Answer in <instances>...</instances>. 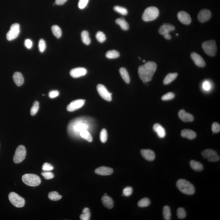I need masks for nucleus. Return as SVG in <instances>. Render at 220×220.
<instances>
[{
    "label": "nucleus",
    "instance_id": "nucleus-30",
    "mask_svg": "<svg viewBox=\"0 0 220 220\" xmlns=\"http://www.w3.org/2000/svg\"><path fill=\"white\" fill-rule=\"evenodd\" d=\"M81 38L82 42L85 45H89L90 44V39L89 36V34L87 31L85 30L81 33Z\"/></svg>",
    "mask_w": 220,
    "mask_h": 220
},
{
    "label": "nucleus",
    "instance_id": "nucleus-38",
    "mask_svg": "<svg viewBox=\"0 0 220 220\" xmlns=\"http://www.w3.org/2000/svg\"><path fill=\"white\" fill-rule=\"evenodd\" d=\"M114 9L115 12H118V13L120 14H121L124 15V16L127 14V10L124 7L119 6H115L114 7Z\"/></svg>",
    "mask_w": 220,
    "mask_h": 220
},
{
    "label": "nucleus",
    "instance_id": "nucleus-50",
    "mask_svg": "<svg viewBox=\"0 0 220 220\" xmlns=\"http://www.w3.org/2000/svg\"><path fill=\"white\" fill-rule=\"evenodd\" d=\"M59 95V92L58 90H53L49 93V96L50 98H54L57 97Z\"/></svg>",
    "mask_w": 220,
    "mask_h": 220
},
{
    "label": "nucleus",
    "instance_id": "nucleus-44",
    "mask_svg": "<svg viewBox=\"0 0 220 220\" xmlns=\"http://www.w3.org/2000/svg\"><path fill=\"white\" fill-rule=\"evenodd\" d=\"M53 169V166L50 163H44L42 166V170L44 172L51 171Z\"/></svg>",
    "mask_w": 220,
    "mask_h": 220
},
{
    "label": "nucleus",
    "instance_id": "nucleus-20",
    "mask_svg": "<svg viewBox=\"0 0 220 220\" xmlns=\"http://www.w3.org/2000/svg\"><path fill=\"white\" fill-rule=\"evenodd\" d=\"M180 119L184 122H190L194 120L193 116L191 114L186 112L184 110H181L178 112Z\"/></svg>",
    "mask_w": 220,
    "mask_h": 220
},
{
    "label": "nucleus",
    "instance_id": "nucleus-33",
    "mask_svg": "<svg viewBox=\"0 0 220 220\" xmlns=\"http://www.w3.org/2000/svg\"><path fill=\"white\" fill-rule=\"evenodd\" d=\"M120 56V54L117 51L115 50H110L106 53V56L109 59H115L118 58Z\"/></svg>",
    "mask_w": 220,
    "mask_h": 220
},
{
    "label": "nucleus",
    "instance_id": "nucleus-14",
    "mask_svg": "<svg viewBox=\"0 0 220 220\" xmlns=\"http://www.w3.org/2000/svg\"><path fill=\"white\" fill-rule=\"evenodd\" d=\"M178 19L182 23L185 25H189L190 24L192 19L190 16L186 12L180 11L177 14Z\"/></svg>",
    "mask_w": 220,
    "mask_h": 220
},
{
    "label": "nucleus",
    "instance_id": "nucleus-43",
    "mask_svg": "<svg viewBox=\"0 0 220 220\" xmlns=\"http://www.w3.org/2000/svg\"><path fill=\"white\" fill-rule=\"evenodd\" d=\"M175 97V95L173 93L169 92L165 94L162 97V100L163 101H167V100H172Z\"/></svg>",
    "mask_w": 220,
    "mask_h": 220
},
{
    "label": "nucleus",
    "instance_id": "nucleus-48",
    "mask_svg": "<svg viewBox=\"0 0 220 220\" xmlns=\"http://www.w3.org/2000/svg\"><path fill=\"white\" fill-rule=\"evenodd\" d=\"M89 0H79L78 7L80 9H83L88 4Z\"/></svg>",
    "mask_w": 220,
    "mask_h": 220
},
{
    "label": "nucleus",
    "instance_id": "nucleus-15",
    "mask_svg": "<svg viewBox=\"0 0 220 220\" xmlns=\"http://www.w3.org/2000/svg\"><path fill=\"white\" fill-rule=\"evenodd\" d=\"M87 72V70L85 68L78 67L71 70L70 74L73 78H78L86 75Z\"/></svg>",
    "mask_w": 220,
    "mask_h": 220
},
{
    "label": "nucleus",
    "instance_id": "nucleus-24",
    "mask_svg": "<svg viewBox=\"0 0 220 220\" xmlns=\"http://www.w3.org/2000/svg\"><path fill=\"white\" fill-rule=\"evenodd\" d=\"M14 81L17 86H20L23 85L24 78L23 75L21 73L19 72H15L13 76Z\"/></svg>",
    "mask_w": 220,
    "mask_h": 220
},
{
    "label": "nucleus",
    "instance_id": "nucleus-28",
    "mask_svg": "<svg viewBox=\"0 0 220 220\" xmlns=\"http://www.w3.org/2000/svg\"><path fill=\"white\" fill-rule=\"evenodd\" d=\"M178 74L177 73H170L166 76L164 80H163V83L165 85H168L170 84L172 82L174 81V80L177 78Z\"/></svg>",
    "mask_w": 220,
    "mask_h": 220
},
{
    "label": "nucleus",
    "instance_id": "nucleus-35",
    "mask_svg": "<svg viewBox=\"0 0 220 220\" xmlns=\"http://www.w3.org/2000/svg\"><path fill=\"white\" fill-rule=\"evenodd\" d=\"M48 197L51 200L53 201H58L61 199L62 197L61 195L55 191L50 192L48 194Z\"/></svg>",
    "mask_w": 220,
    "mask_h": 220
},
{
    "label": "nucleus",
    "instance_id": "nucleus-8",
    "mask_svg": "<svg viewBox=\"0 0 220 220\" xmlns=\"http://www.w3.org/2000/svg\"><path fill=\"white\" fill-rule=\"evenodd\" d=\"M26 147L23 145H20L16 148L14 157L13 158L14 162L16 163H21L26 158Z\"/></svg>",
    "mask_w": 220,
    "mask_h": 220
},
{
    "label": "nucleus",
    "instance_id": "nucleus-12",
    "mask_svg": "<svg viewBox=\"0 0 220 220\" xmlns=\"http://www.w3.org/2000/svg\"><path fill=\"white\" fill-rule=\"evenodd\" d=\"M85 100L79 99L74 100L67 106V110L69 112H73L82 107L85 104Z\"/></svg>",
    "mask_w": 220,
    "mask_h": 220
},
{
    "label": "nucleus",
    "instance_id": "nucleus-46",
    "mask_svg": "<svg viewBox=\"0 0 220 220\" xmlns=\"http://www.w3.org/2000/svg\"><path fill=\"white\" fill-rule=\"evenodd\" d=\"M42 175L46 179H52L54 177L53 173L50 171H44L42 173Z\"/></svg>",
    "mask_w": 220,
    "mask_h": 220
},
{
    "label": "nucleus",
    "instance_id": "nucleus-11",
    "mask_svg": "<svg viewBox=\"0 0 220 220\" xmlns=\"http://www.w3.org/2000/svg\"><path fill=\"white\" fill-rule=\"evenodd\" d=\"M98 93L100 96L107 101L110 102L112 100V94L109 92L105 86L99 84L97 87Z\"/></svg>",
    "mask_w": 220,
    "mask_h": 220
},
{
    "label": "nucleus",
    "instance_id": "nucleus-34",
    "mask_svg": "<svg viewBox=\"0 0 220 220\" xmlns=\"http://www.w3.org/2000/svg\"><path fill=\"white\" fill-rule=\"evenodd\" d=\"M163 217H164L165 220H170L171 214L170 209L169 206H166L163 207Z\"/></svg>",
    "mask_w": 220,
    "mask_h": 220
},
{
    "label": "nucleus",
    "instance_id": "nucleus-2",
    "mask_svg": "<svg viewBox=\"0 0 220 220\" xmlns=\"http://www.w3.org/2000/svg\"><path fill=\"white\" fill-rule=\"evenodd\" d=\"M157 69V64L152 61L148 62L140 66L138 69V74L140 78L144 83L150 81Z\"/></svg>",
    "mask_w": 220,
    "mask_h": 220
},
{
    "label": "nucleus",
    "instance_id": "nucleus-39",
    "mask_svg": "<svg viewBox=\"0 0 220 220\" xmlns=\"http://www.w3.org/2000/svg\"><path fill=\"white\" fill-rule=\"evenodd\" d=\"M96 38L99 42L102 43L106 40V37L102 31H99L96 34Z\"/></svg>",
    "mask_w": 220,
    "mask_h": 220
},
{
    "label": "nucleus",
    "instance_id": "nucleus-25",
    "mask_svg": "<svg viewBox=\"0 0 220 220\" xmlns=\"http://www.w3.org/2000/svg\"><path fill=\"white\" fill-rule=\"evenodd\" d=\"M119 73L123 80L126 83L129 84L130 82V78L126 69L124 67L121 68L119 70Z\"/></svg>",
    "mask_w": 220,
    "mask_h": 220
},
{
    "label": "nucleus",
    "instance_id": "nucleus-49",
    "mask_svg": "<svg viewBox=\"0 0 220 220\" xmlns=\"http://www.w3.org/2000/svg\"><path fill=\"white\" fill-rule=\"evenodd\" d=\"M211 86L212 85H211V83L210 82V81H208V80H206V81H205L203 82L202 87H203L204 90L208 91V90L210 89Z\"/></svg>",
    "mask_w": 220,
    "mask_h": 220
},
{
    "label": "nucleus",
    "instance_id": "nucleus-37",
    "mask_svg": "<svg viewBox=\"0 0 220 220\" xmlns=\"http://www.w3.org/2000/svg\"><path fill=\"white\" fill-rule=\"evenodd\" d=\"M39 109V103L38 102L35 101L31 109V111H30L31 115L32 116L36 115L38 112Z\"/></svg>",
    "mask_w": 220,
    "mask_h": 220
},
{
    "label": "nucleus",
    "instance_id": "nucleus-47",
    "mask_svg": "<svg viewBox=\"0 0 220 220\" xmlns=\"http://www.w3.org/2000/svg\"><path fill=\"white\" fill-rule=\"evenodd\" d=\"M212 130L213 133H218L220 131V126L218 123L214 122L212 125Z\"/></svg>",
    "mask_w": 220,
    "mask_h": 220
},
{
    "label": "nucleus",
    "instance_id": "nucleus-36",
    "mask_svg": "<svg viewBox=\"0 0 220 220\" xmlns=\"http://www.w3.org/2000/svg\"><path fill=\"white\" fill-rule=\"evenodd\" d=\"M150 204V202L149 198H142L138 202V206L139 207H148Z\"/></svg>",
    "mask_w": 220,
    "mask_h": 220
},
{
    "label": "nucleus",
    "instance_id": "nucleus-40",
    "mask_svg": "<svg viewBox=\"0 0 220 220\" xmlns=\"http://www.w3.org/2000/svg\"><path fill=\"white\" fill-rule=\"evenodd\" d=\"M108 134L107 132L105 129H103L100 132V139L102 142L104 143L107 140Z\"/></svg>",
    "mask_w": 220,
    "mask_h": 220
},
{
    "label": "nucleus",
    "instance_id": "nucleus-45",
    "mask_svg": "<svg viewBox=\"0 0 220 220\" xmlns=\"http://www.w3.org/2000/svg\"><path fill=\"white\" fill-rule=\"evenodd\" d=\"M132 193H133V188L130 187H127L124 188L123 190V195L126 197H129L131 195Z\"/></svg>",
    "mask_w": 220,
    "mask_h": 220
},
{
    "label": "nucleus",
    "instance_id": "nucleus-6",
    "mask_svg": "<svg viewBox=\"0 0 220 220\" xmlns=\"http://www.w3.org/2000/svg\"><path fill=\"white\" fill-rule=\"evenodd\" d=\"M202 48L206 54L210 56H215L217 51V46L214 40L205 41L202 45Z\"/></svg>",
    "mask_w": 220,
    "mask_h": 220
},
{
    "label": "nucleus",
    "instance_id": "nucleus-51",
    "mask_svg": "<svg viewBox=\"0 0 220 220\" xmlns=\"http://www.w3.org/2000/svg\"><path fill=\"white\" fill-rule=\"evenodd\" d=\"M24 45L25 46L27 49H31L32 47L33 46V42L30 39H27L25 40L24 42Z\"/></svg>",
    "mask_w": 220,
    "mask_h": 220
},
{
    "label": "nucleus",
    "instance_id": "nucleus-4",
    "mask_svg": "<svg viewBox=\"0 0 220 220\" xmlns=\"http://www.w3.org/2000/svg\"><path fill=\"white\" fill-rule=\"evenodd\" d=\"M23 183L29 186H37L41 184V181L39 176L33 174H26L22 176Z\"/></svg>",
    "mask_w": 220,
    "mask_h": 220
},
{
    "label": "nucleus",
    "instance_id": "nucleus-31",
    "mask_svg": "<svg viewBox=\"0 0 220 220\" xmlns=\"http://www.w3.org/2000/svg\"><path fill=\"white\" fill-rule=\"evenodd\" d=\"M90 210L87 207L84 208L82 214L80 215V219L82 220H89L90 219Z\"/></svg>",
    "mask_w": 220,
    "mask_h": 220
},
{
    "label": "nucleus",
    "instance_id": "nucleus-55",
    "mask_svg": "<svg viewBox=\"0 0 220 220\" xmlns=\"http://www.w3.org/2000/svg\"><path fill=\"white\" fill-rule=\"evenodd\" d=\"M177 36H178V34H177Z\"/></svg>",
    "mask_w": 220,
    "mask_h": 220
},
{
    "label": "nucleus",
    "instance_id": "nucleus-29",
    "mask_svg": "<svg viewBox=\"0 0 220 220\" xmlns=\"http://www.w3.org/2000/svg\"><path fill=\"white\" fill-rule=\"evenodd\" d=\"M80 136L81 138L89 142H92V137L91 134L87 130H83V131L80 132Z\"/></svg>",
    "mask_w": 220,
    "mask_h": 220
},
{
    "label": "nucleus",
    "instance_id": "nucleus-18",
    "mask_svg": "<svg viewBox=\"0 0 220 220\" xmlns=\"http://www.w3.org/2000/svg\"><path fill=\"white\" fill-rule=\"evenodd\" d=\"M141 153L143 158L148 161H153L155 159V153L151 150H141Z\"/></svg>",
    "mask_w": 220,
    "mask_h": 220
},
{
    "label": "nucleus",
    "instance_id": "nucleus-54",
    "mask_svg": "<svg viewBox=\"0 0 220 220\" xmlns=\"http://www.w3.org/2000/svg\"><path fill=\"white\" fill-rule=\"evenodd\" d=\"M143 62H145V60H143Z\"/></svg>",
    "mask_w": 220,
    "mask_h": 220
},
{
    "label": "nucleus",
    "instance_id": "nucleus-9",
    "mask_svg": "<svg viewBox=\"0 0 220 220\" xmlns=\"http://www.w3.org/2000/svg\"><path fill=\"white\" fill-rule=\"evenodd\" d=\"M20 31V26L19 24H12L6 35L7 40L9 41H12L17 38L19 35Z\"/></svg>",
    "mask_w": 220,
    "mask_h": 220
},
{
    "label": "nucleus",
    "instance_id": "nucleus-52",
    "mask_svg": "<svg viewBox=\"0 0 220 220\" xmlns=\"http://www.w3.org/2000/svg\"><path fill=\"white\" fill-rule=\"evenodd\" d=\"M67 1V0H56V1H55V3H56V5L60 6V5H63Z\"/></svg>",
    "mask_w": 220,
    "mask_h": 220
},
{
    "label": "nucleus",
    "instance_id": "nucleus-53",
    "mask_svg": "<svg viewBox=\"0 0 220 220\" xmlns=\"http://www.w3.org/2000/svg\"><path fill=\"white\" fill-rule=\"evenodd\" d=\"M163 36H164L165 38L167 40H170L171 38V36H170L169 34H166L163 35Z\"/></svg>",
    "mask_w": 220,
    "mask_h": 220
},
{
    "label": "nucleus",
    "instance_id": "nucleus-10",
    "mask_svg": "<svg viewBox=\"0 0 220 220\" xmlns=\"http://www.w3.org/2000/svg\"><path fill=\"white\" fill-rule=\"evenodd\" d=\"M204 159H207L209 162H217L220 160V157L215 151L213 150L207 149L205 150L202 153Z\"/></svg>",
    "mask_w": 220,
    "mask_h": 220
},
{
    "label": "nucleus",
    "instance_id": "nucleus-22",
    "mask_svg": "<svg viewBox=\"0 0 220 220\" xmlns=\"http://www.w3.org/2000/svg\"><path fill=\"white\" fill-rule=\"evenodd\" d=\"M153 129L158 134L159 138H163L166 136V132L164 128L159 124H155L153 126Z\"/></svg>",
    "mask_w": 220,
    "mask_h": 220
},
{
    "label": "nucleus",
    "instance_id": "nucleus-19",
    "mask_svg": "<svg viewBox=\"0 0 220 220\" xmlns=\"http://www.w3.org/2000/svg\"><path fill=\"white\" fill-rule=\"evenodd\" d=\"M175 27L173 25L168 23H164L161 26L159 29V32L161 34L164 35L167 34H169L170 31H174Z\"/></svg>",
    "mask_w": 220,
    "mask_h": 220
},
{
    "label": "nucleus",
    "instance_id": "nucleus-26",
    "mask_svg": "<svg viewBox=\"0 0 220 220\" xmlns=\"http://www.w3.org/2000/svg\"><path fill=\"white\" fill-rule=\"evenodd\" d=\"M190 164L192 169L196 171H202L203 170V165L199 162L192 160L191 161Z\"/></svg>",
    "mask_w": 220,
    "mask_h": 220
},
{
    "label": "nucleus",
    "instance_id": "nucleus-1",
    "mask_svg": "<svg viewBox=\"0 0 220 220\" xmlns=\"http://www.w3.org/2000/svg\"><path fill=\"white\" fill-rule=\"evenodd\" d=\"M94 119L91 118L82 117L75 118L69 123L67 130L71 137L78 138L80 137V132L87 130L91 128L94 124Z\"/></svg>",
    "mask_w": 220,
    "mask_h": 220
},
{
    "label": "nucleus",
    "instance_id": "nucleus-13",
    "mask_svg": "<svg viewBox=\"0 0 220 220\" xmlns=\"http://www.w3.org/2000/svg\"><path fill=\"white\" fill-rule=\"evenodd\" d=\"M191 57L195 64L200 67H203L206 66L205 61L203 58L196 53H192L191 54Z\"/></svg>",
    "mask_w": 220,
    "mask_h": 220
},
{
    "label": "nucleus",
    "instance_id": "nucleus-3",
    "mask_svg": "<svg viewBox=\"0 0 220 220\" xmlns=\"http://www.w3.org/2000/svg\"><path fill=\"white\" fill-rule=\"evenodd\" d=\"M176 185L178 190L185 194L192 195L194 193V187L192 183L185 179L178 180L176 183Z\"/></svg>",
    "mask_w": 220,
    "mask_h": 220
},
{
    "label": "nucleus",
    "instance_id": "nucleus-42",
    "mask_svg": "<svg viewBox=\"0 0 220 220\" xmlns=\"http://www.w3.org/2000/svg\"><path fill=\"white\" fill-rule=\"evenodd\" d=\"M38 48L40 52L43 53L46 48V42L42 39L40 40L38 42Z\"/></svg>",
    "mask_w": 220,
    "mask_h": 220
},
{
    "label": "nucleus",
    "instance_id": "nucleus-23",
    "mask_svg": "<svg viewBox=\"0 0 220 220\" xmlns=\"http://www.w3.org/2000/svg\"><path fill=\"white\" fill-rule=\"evenodd\" d=\"M102 201L103 204L106 208L111 209L114 207V203L112 198L107 195H104V196H103L102 198Z\"/></svg>",
    "mask_w": 220,
    "mask_h": 220
},
{
    "label": "nucleus",
    "instance_id": "nucleus-17",
    "mask_svg": "<svg viewBox=\"0 0 220 220\" xmlns=\"http://www.w3.org/2000/svg\"><path fill=\"white\" fill-rule=\"evenodd\" d=\"M114 170L112 168L105 166H101L95 170V173L99 175L108 176L113 174Z\"/></svg>",
    "mask_w": 220,
    "mask_h": 220
},
{
    "label": "nucleus",
    "instance_id": "nucleus-16",
    "mask_svg": "<svg viewBox=\"0 0 220 220\" xmlns=\"http://www.w3.org/2000/svg\"><path fill=\"white\" fill-rule=\"evenodd\" d=\"M212 16V13L209 10L204 9L201 10L198 14V19L201 22H207Z\"/></svg>",
    "mask_w": 220,
    "mask_h": 220
},
{
    "label": "nucleus",
    "instance_id": "nucleus-5",
    "mask_svg": "<svg viewBox=\"0 0 220 220\" xmlns=\"http://www.w3.org/2000/svg\"><path fill=\"white\" fill-rule=\"evenodd\" d=\"M159 10L155 7H150L145 10L142 15V19L146 22L153 21L158 17Z\"/></svg>",
    "mask_w": 220,
    "mask_h": 220
},
{
    "label": "nucleus",
    "instance_id": "nucleus-7",
    "mask_svg": "<svg viewBox=\"0 0 220 220\" xmlns=\"http://www.w3.org/2000/svg\"><path fill=\"white\" fill-rule=\"evenodd\" d=\"M8 197L10 202L15 207L21 208L24 206L25 199L15 192H10L9 194Z\"/></svg>",
    "mask_w": 220,
    "mask_h": 220
},
{
    "label": "nucleus",
    "instance_id": "nucleus-21",
    "mask_svg": "<svg viewBox=\"0 0 220 220\" xmlns=\"http://www.w3.org/2000/svg\"><path fill=\"white\" fill-rule=\"evenodd\" d=\"M181 136L183 138H186L191 140L196 138L197 134L193 130L189 129H183L181 132Z\"/></svg>",
    "mask_w": 220,
    "mask_h": 220
},
{
    "label": "nucleus",
    "instance_id": "nucleus-32",
    "mask_svg": "<svg viewBox=\"0 0 220 220\" xmlns=\"http://www.w3.org/2000/svg\"><path fill=\"white\" fill-rule=\"evenodd\" d=\"M51 31L54 36L58 38H60L62 36V30L60 27L57 25H54L51 27Z\"/></svg>",
    "mask_w": 220,
    "mask_h": 220
},
{
    "label": "nucleus",
    "instance_id": "nucleus-27",
    "mask_svg": "<svg viewBox=\"0 0 220 220\" xmlns=\"http://www.w3.org/2000/svg\"><path fill=\"white\" fill-rule=\"evenodd\" d=\"M115 22L117 24L120 26L122 29L125 30V31L129 29V24L126 22L124 18H118L115 21Z\"/></svg>",
    "mask_w": 220,
    "mask_h": 220
},
{
    "label": "nucleus",
    "instance_id": "nucleus-41",
    "mask_svg": "<svg viewBox=\"0 0 220 220\" xmlns=\"http://www.w3.org/2000/svg\"><path fill=\"white\" fill-rule=\"evenodd\" d=\"M186 212L185 210L182 207H179L177 210V217L179 219H183L186 217Z\"/></svg>",
    "mask_w": 220,
    "mask_h": 220
}]
</instances>
